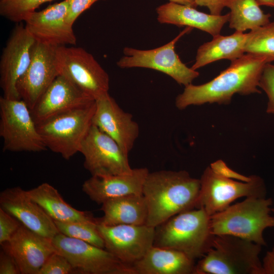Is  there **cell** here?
<instances>
[{"mask_svg": "<svg viewBox=\"0 0 274 274\" xmlns=\"http://www.w3.org/2000/svg\"><path fill=\"white\" fill-rule=\"evenodd\" d=\"M267 63L263 57L245 53L231 61L226 69L210 81L185 86L182 93L176 97L175 106L184 110L190 106L206 103L228 105L236 93L242 95L260 93L259 80Z\"/></svg>", "mask_w": 274, "mask_h": 274, "instance_id": "6da1fadb", "label": "cell"}, {"mask_svg": "<svg viewBox=\"0 0 274 274\" xmlns=\"http://www.w3.org/2000/svg\"><path fill=\"white\" fill-rule=\"evenodd\" d=\"M200 188V179L185 170L149 172L142 192L148 209L146 224L156 228L181 212L196 208Z\"/></svg>", "mask_w": 274, "mask_h": 274, "instance_id": "7a4b0ae2", "label": "cell"}, {"mask_svg": "<svg viewBox=\"0 0 274 274\" xmlns=\"http://www.w3.org/2000/svg\"><path fill=\"white\" fill-rule=\"evenodd\" d=\"M210 216L203 208L181 212L155 228L154 246L180 251L195 260L212 247Z\"/></svg>", "mask_w": 274, "mask_h": 274, "instance_id": "3957f363", "label": "cell"}, {"mask_svg": "<svg viewBox=\"0 0 274 274\" xmlns=\"http://www.w3.org/2000/svg\"><path fill=\"white\" fill-rule=\"evenodd\" d=\"M272 204L270 198L246 197L210 216L212 233L237 236L266 246L263 232L274 227V216L270 215Z\"/></svg>", "mask_w": 274, "mask_h": 274, "instance_id": "277c9868", "label": "cell"}, {"mask_svg": "<svg viewBox=\"0 0 274 274\" xmlns=\"http://www.w3.org/2000/svg\"><path fill=\"white\" fill-rule=\"evenodd\" d=\"M262 247L237 236L215 235L212 247L195 264L194 274H263Z\"/></svg>", "mask_w": 274, "mask_h": 274, "instance_id": "5b68a950", "label": "cell"}, {"mask_svg": "<svg viewBox=\"0 0 274 274\" xmlns=\"http://www.w3.org/2000/svg\"><path fill=\"white\" fill-rule=\"evenodd\" d=\"M96 101L52 116L37 124L47 148L68 160L79 152L92 125Z\"/></svg>", "mask_w": 274, "mask_h": 274, "instance_id": "8992f818", "label": "cell"}, {"mask_svg": "<svg viewBox=\"0 0 274 274\" xmlns=\"http://www.w3.org/2000/svg\"><path fill=\"white\" fill-rule=\"evenodd\" d=\"M200 188L196 208H203L211 216L242 197H265L266 188L262 178L252 175L249 182L225 177L209 166L200 179Z\"/></svg>", "mask_w": 274, "mask_h": 274, "instance_id": "52a82bcc", "label": "cell"}, {"mask_svg": "<svg viewBox=\"0 0 274 274\" xmlns=\"http://www.w3.org/2000/svg\"><path fill=\"white\" fill-rule=\"evenodd\" d=\"M0 136L4 151L39 152L47 149L30 110L21 99L1 96Z\"/></svg>", "mask_w": 274, "mask_h": 274, "instance_id": "ba28073f", "label": "cell"}, {"mask_svg": "<svg viewBox=\"0 0 274 274\" xmlns=\"http://www.w3.org/2000/svg\"><path fill=\"white\" fill-rule=\"evenodd\" d=\"M55 63L59 75L67 78L94 99L109 93L108 74L84 49L74 46L58 47Z\"/></svg>", "mask_w": 274, "mask_h": 274, "instance_id": "9c48e42d", "label": "cell"}, {"mask_svg": "<svg viewBox=\"0 0 274 274\" xmlns=\"http://www.w3.org/2000/svg\"><path fill=\"white\" fill-rule=\"evenodd\" d=\"M193 28L186 27L177 37L167 44L149 50H140L125 47L124 55L117 62L120 68L142 67L162 72L173 79L178 84L186 86L192 84L199 73L188 67L175 51V45L179 39Z\"/></svg>", "mask_w": 274, "mask_h": 274, "instance_id": "30bf717a", "label": "cell"}, {"mask_svg": "<svg viewBox=\"0 0 274 274\" xmlns=\"http://www.w3.org/2000/svg\"><path fill=\"white\" fill-rule=\"evenodd\" d=\"M55 251L65 257L75 273L135 274L131 266L105 249L59 233L52 239Z\"/></svg>", "mask_w": 274, "mask_h": 274, "instance_id": "8fae6325", "label": "cell"}, {"mask_svg": "<svg viewBox=\"0 0 274 274\" xmlns=\"http://www.w3.org/2000/svg\"><path fill=\"white\" fill-rule=\"evenodd\" d=\"M79 152L84 157V166L91 176L130 173L128 154L110 136L92 125L83 141Z\"/></svg>", "mask_w": 274, "mask_h": 274, "instance_id": "7c38bea8", "label": "cell"}, {"mask_svg": "<svg viewBox=\"0 0 274 274\" xmlns=\"http://www.w3.org/2000/svg\"><path fill=\"white\" fill-rule=\"evenodd\" d=\"M97 228L105 249L131 267L154 245L155 228L146 224L108 226L97 223Z\"/></svg>", "mask_w": 274, "mask_h": 274, "instance_id": "4fadbf2b", "label": "cell"}, {"mask_svg": "<svg viewBox=\"0 0 274 274\" xmlns=\"http://www.w3.org/2000/svg\"><path fill=\"white\" fill-rule=\"evenodd\" d=\"M36 42L21 23H17L12 30L0 59V86L4 97L20 99L16 84L29 65Z\"/></svg>", "mask_w": 274, "mask_h": 274, "instance_id": "5bb4252c", "label": "cell"}, {"mask_svg": "<svg viewBox=\"0 0 274 274\" xmlns=\"http://www.w3.org/2000/svg\"><path fill=\"white\" fill-rule=\"evenodd\" d=\"M67 12L68 3L63 0L27 14L24 26L36 42L55 47L74 46L77 38L67 20Z\"/></svg>", "mask_w": 274, "mask_h": 274, "instance_id": "9a60e30c", "label": "cell"}, {"mask_svg": "<svg viewBox=\"0 0 274 274\" xmlns=\"http://www.w3.org/2000/svg\"><path fill=\"white\" fill-rule=\"evenodd\" d=\"M56 48L36 42L29 65L17 83L20 99L30 111L59 76L55 63Z\"/></svg>", "mask_w": 274, "mask_h": 274, "instance_id": "2e32d148", "label": "cell"}, {"mask_svg": "<svg viewBox=\"0 0 274 274\" xmlns=\"http://www.w3.org/2000/svg\"><path fill=\"white\" fill-rule=\"evenodd\" d=\"M95 101L92 124L113 139L129 154L139 136L138 124L132 115L123 110L109 93Z\"/></svg>", "mask_w": 274, "mask_h": 274, "instance_id": "e0dca14e", "label": "cell"}, {"mask_svg": "<svg viewBox=\"0 0 274 274\" xmlns=\"http://www.w3.org/2000/svg\"><path fill=\"white\" fill-rule=\"evenodd\" d=\"M1 208L31 231L52 239L60 233L54 221L20 187L9 188L0 193Z\"/></svg>", "mask_w": 274, "mask_h": 274, "instance_id": "ac0fdd59", "label": "cell"}, {"mask_svg": "<svg viewBox=\"0 0 274 274\" xmlns=\"http://www.w3.org/2000/svg\"><path fill=\"white\" fill-rule=\"evenodd\" d=\"M1 245L14 257L21 274H38L48 257L56 252L51 239L22 224L8 242Z\"/></svg>", "mask_w": 274, "mask_h": 274, "instance_id": "d6986e66", "label": "cell"}, {"mask_svg": "<svg viewBox=\"0 0 274 274\" xmlns=\"http://www.w3.org/2000/svg\"><path fill=\"white\" fill-rule=\"evenodd\" d=\"M95 100L67 78L59 75L31 110L36 124Z\"/></svg>", "mask_w": 274, "mask_h": 274, "instance_id": "ffe728a7", "label": "cell"}, {"mask_svg": "<svg viewBox=\"0 0 274 274\" xmlns=\"http://www.w3.org/2000/svg\"><path fill=\"white\" fill-rule=\"evenodd\" d=\"M149 173L146 167L133 168L129 173L91 176L83 184L82 191L93 201L102 204L106 201L129 194H142Z\"/></svg>", "mask_w": 274, "mask_h": 274, "instance_id": "44dd1931", "label": "cell"}, {"mask_svg": "<svg viewBox=\"0 0 274 274\" xmlns=\"http://www.w3.org/2000/svg\"><path fill=\"white\" fill-rule=\"evenodd\" d=\"M156 11L160 23L195 28L213 37L220 34L229 17V13L214 15L200 12L192 7L170 2L158 6Z\"/></svg>", "mask_w": 274, "mask_h": 274, "instance_id": "7402d4cb", "label": "cell"}, {"mask_svg": "<svg viewBox=\"0 0 274 274\" xmlns=\"http://www.w3.org/2000/svg\"><path fill=\"white\" fill-rule=\"evenodd\" d=\"M194 261L178 250L153 246L132 267L135 274H194Z\"/></svg>", "mask_w": 274, "mask_h": 274, "instance_id": "603a6c76", "label": "cell"}, {"mask_svg": "<svg viewBox=\"0 0 274 274\" xmlns=\"http://www.w3.org/2000/svg\"><path fill=\"white\" fill-rule=\"evenodd\" d=\"M103 216L96 219L99 224L116 225L146 224L148 209L143 194L127 195L108 200L101 204Z\"/></svg>", "mask_w": 274, "mask_h": 274, "instance_id": "cb8c5ba5", "label": "cell"}, {"mask_svg": "<svg viewBox=\"0 0 274 274\" xmlns=\"http://www.w3.org/2000/svg\"><path fill=\"white\" fill-rule=\"evenodd\" d=\"M27 192L54 221L97 222V219L88 212L78 210L68 204L58 190L49 183H43Z\"/></svg>", "mask_w": 274, "mask_h": 274, "instance_id": "d4e9b609", "label": "cell"}, {"mask_svg": "<svg viewBox=\"0 0 274 274\" xmlns=\"http://www.w3.org/2000/svg\"><path fill=\"white\" fill-rule=\"evenodd\" d=\"M248 33L236 31L229 36L220 35L203 43L197 49L195 61L191 67L196 71L214 61L228 59L233 61L245 54Z\"/></svg>", "mask_w": 274, "mask_h": 274, "instance_id": "484cf974", "label": "cell"}, {"mask_svg": "<svg viewBox=\"0 0 274 274\" xmlns=\"http://www.w3.org/2000/svg\"><path fill=\"white\" fill-rule=\"evenodd\" d=\"M229 26L236 31L253 30L270 22L271 15L265 13L256 0H229Z\"/></svg>", "mask_w": 274, "mask_h": 274, "instance_id": "4316f807", "label": "cell"}, {"mask_svg": "<svg viewBox=\"0 0 274 274\" xmlns=\"http://www.w3.org/2000/svg\"><path fill=\"white\" fill-rule=\"evenodd\" d=\"M245 52L274 61V20L248 33Z\"/></svg>", "mask_w": 274, "mask_h": 274, "instance_id": "83f0119b", "label": "cell"}, {"mask_svg": "<svg viewBox=\"0 0 274 274\" xmlns=\"http://www.w3.org/2000/svg\"><path fill=\"white\" fill-rule=\"evenodd\" d=\"M54 222L60 233L105 249L104 239L97 228V221L92 223L57 221Z\"/></svg>", "mask_w": 274, "mask_h": 274, "instance_id": "f1b7e54d", "label": "cell"}, {"mask_svg": "<svg viewBox=\"0 0 274 274\" xmlns=\"http://www.w3.org/2000/svg\"><path fill=\"white\" fill-rule=\"evenodd\" d=\"M52 1L53 0H0V15L12 22L21 23L27 14Z\"/></svg>", "mask_w": 274, "mask_h": 274, "instance_id": "f546056e", "label": "cell"}, {"mask_svg": "<svg viewBox=\"0 0 274 274\" xmlns=\"http://www.w3.org/2000/svg\"><path fill=\"white\" fill-rule=\"evenodd\" d=\"M75 270L68 260L55 252L46 260L38 274H72Z\"/></svg>", "mask_w": 274, "mask_h": 274, "instance_id": "4dcf8cb0", "label": "cell"}, {"mask_svg": "<svg viewBox=\"0 0 274 274\" xmlns=\"http://www.w3.org/2000/svg\"><path fill=\"white\" fill-rule=\"evenodd\" d=\"M259 87L266 93L268 102L266 113L274 114V63H267L262 72Z\"/></svg>", "mask_w": 274, "mask_h": 274, "instance_id": "1f68e13d", "label": "cell"}, {"mask_svg": "<svg viewBox=\"0 0 274 274\" xmlns=\"http://www.w3.org/2000/svg\"><path fill=\"white\" fill-rule=\"evenodd\" d=\"M21 224L16 218L0 208V244L8 242Z\"/></svg>", "mask_w": 274, "mask_h": 274, "instance_id": "d6a6232c", "label": "cell"}, {"mask_svg": "<svg viewBox=\"0 0 274 274\" xmlns=\"http://www.w3.org/2000/svg\"><path fill=\"white\" fill-rule=\"evenodd\" d=\"M68 3L67 20L74 24L78 17L94 3L101 0H66ZM105 1V0H101Z\"/></svg>", "mask_w": 274, "mask_h": 274, "instance_id": "836d02e7", "label": "cell"}, {"mask_svg": "<svg viewBox=\"0 0 274 274\" xmlns=\"http://www.w3.org/2000/svg\"><path fill=\"white\" fill-rule=\"evenodd\" d=\"M0 274H21L14 257L2 248L0 252Z\"/></svg>", "mask_w": 274, "mask_h": 274, "instance_id": "e575fe53", "label": "cell"}, {"mask_svg": "<svg viewBox=\"0 0 274 274\" xmlns=\"http://www.w3.org/2000/svg\"><path fill=\"white\" fill-rule=\"evenodd\" d=\"M210 166L216 173L232 179L243 182H249L252 178V175L247 177L233 171L229 168L224 162L220 160L211 163Z\"/></svg>", "mask_w": 274, "mask_h": 274, "instance_id": "d590c367", "label": "cell"}, {"mask_svg": "<svg viewBox=\"0 0 274 274\" xmlns=\"http://www.w3.org/2000/svg\"><path fill=\"white\" fill-rule=\"evenodd\" d=\"M197 6L206 7L210 14L214 15H221L223 9L226 7L229 0H193Z\"/></svg>", "mask_w": 274, "mask_h": 274, "instance_id": "8d00e7d4", "label": "cell"}, {"mask_svg": "<svg viewBox=\"0 0 274 274\" xmlns=\"http://www.w3.org/2000/svg\"><path fill=\"white\" fill-rule=\"evenodd\" d=\"M262 266L263 274H274V247L266 253Z\"/></svg>", "mask_w": 274, "mask_h": 274, "instance_id": "74e56055", "label": "cell"}, {"mask_svg": "<svg viewBox=\"0 0 274 274\" xmlns=\"http://www.w3.org/2000/svg\"><path fill=\"white\" fill-rule=\"evenodd\" d=\"M169 1L170 2L186 5L195 8L197 6L193 0H169Z\"/></svg>", "mask_w": 274, "mask_h": 274, "instance_id": "f35d334b", "label": "cell"}, {"mask_svg": "<svg viewBox=\"0 0 274 274\" xmlns=\"http://www.w3.org/2000/svg\"><path fill=\"white\" fill-rule=\"evenodd\" d=\"M258 5L260 6H265L274 7V0H256Z\"/></svg>", "mask_w": 274, "mask_h": 274, "instance_id": "ab89813d", "label": "cell"}, {"mask_svg": "<svg viewBox=\"0 0 274 274\" xmlns=\"http://www.w3.org/2000/svg\"><path fill=\"white\" fill-rule=\"evenodd\" d=\"M273 190H274V189H273ZM271 211L274 214V201H273V208H271Z\"/></svg>", "mask_w": 274, "mask_h": 274, "instance_id": "60d3db41", "label": "cell"}]
</instances>
